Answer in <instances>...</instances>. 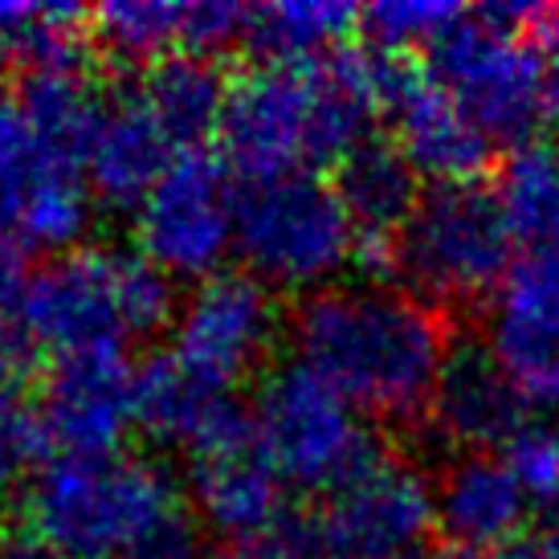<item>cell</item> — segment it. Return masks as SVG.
<instances>
[{
  "label": "cell",
  "instance_id": "cb8c5ba5",
  "mask_svg": "<svg viewBox=\"0 0 559 559\" xmlns=\"http://www.w3.org/2000/svg\"><path fill=\"white\" fill-rule=\"evenodd\" d=\"M495 201L514 246H559V143H519L498 168Z\"/></svg>",
  "mask_w": 559,
  "mask_h": 559
},
{
  "label": "cell",
  "instance_id": "8d00e7d4",
  "mask_svg": "<svg viewBox=\"0 0 559 559\" xmlns=\"http://www.w3.org/2000/svg\"><path fill=\"white\" fill-rule=\"evenodd\" d=\"M433 559H486V556H478V551H466V547H445L441 556H433Z\"/></svg>",
  "mask_w": 559,
  "mask_h": 559
},
{
  "label": "cell",
  "instance_id": "4fadbf2b",
  "mask_svg": "<svg viewBox=\"0 0 559 559\" xmlns=\"http://www.w3.org/2000/svg\"><path fill=\"white\" fill-rule=\"evenodd\" d=\"M135 429L156 445L213 457L253 445V408L234 389L188 368L171 347L152 352L135 368Z\"/></svg>",
  "mask_w": 559,
  "mask_h": 559
},
{
  "label": "cell",
  "instance_id": "52a82bcc",
  "mask_svg": "<svg viewBox=\"0 0 559 559\" xmlns=\"http://www.w3.org/2000/svg\"><path fill=\"white\" fill-rule=\"evenodd\" d=\"M253 437L274 474L307 495H335L380 462L364 413L302 364L265 376L253 404Z\"/></svg>",
  "mask_w": 559,
  "mask_h": 559
},
{
  "label": "cell",
  "instance_id": "2e32d148",
  "mask_svg": "<svg viewBox=\"0 0 559 559\" xmlns=\"http://www.w3.org/2000/svg\"><path fill=\"white\" fill-rule=\"evenodd\" d=\"M490 352L535 408H559V246L527 249L495 295Z\"/></svg>",
  "mask_w": 559,
  "mask_h": 559
},
{
  "label": "cell",
  "instance_id": "44dd1931",
  "mask_svg": "<svg viewBox=\"0 0 559 559\" xmlns=\"http://www.w3.org/2000/svg\"><path fill=\"white\" fill-rule=\"evenodd\" d=\"M335 192L359 241H396L420 201V176L392 140H368L335 164Z\"/></svg>",
  "mask_w": 559,
  "mask_h": 559
},
{
  "label": "cell",
  "instance_id": "e575fe53",
  "mask_svg": "<svg viewBox=\"0 0 559 559\" xmlns=\"http://www.w3.org/2000/svg\"><path fill=\"white\" fill-rule=\"evenodd\" d=\"M0 559H62L46 539H37L33 531H4L0 535Z\"/></svg>",
  "mask_w": 559,
  "mask_h": 559
},
{
  "label": "cell",
  "instance_id": "f546056e",
  "mask_svg": "<svg viewBox=\"0 0 559 559\" xmlns=\"http://www.w3.org/2000/svg\"><path fill=\"white\" fill-rule=\"evenodd\" d=\"M41 450H46V441H41L37 417H33V404L0 413V502H4L9 481L29 466Z\"/></svg>",
  "mask_w": 559,
  "mask_h": 559
},
{
  "label": "cell",
  "instance_id": "7402d4cb",
  "mask_svg": "<svg viewBox=\"0 0 559 559\" xmlns=\"http://www.w3.org/2000/svg\"><path fill=\"white\" fill-rule=\"evenodd\" d=\"M229 82L217 58H197V53H171L143 70L140 98L147 115L164 127L180 152H201L204 140L221 131L225 107H229Z\"/></svg>",
  "mask_w": 559,
  "mask_h": 559
},
{
  "label": "cell",
  "instance_id": "4316f807",
  "mask_svg": "<svg viewBox=\"0 0 559 559\" xmlns=\"http://www.w3.org/2000/svg\"><path fill=\"white\" fill-rule=\"evenodd\" d=\"M457 21H466V9L450 0H376L359 13V25L376 53L433 49Z\"/></svg>",
  "mask_w": 559,
  "mask_h": 559
},
{
  "label": "cell",
  "instance_id": "277c9868",
  "mask_svg": "<svg viewBox=\"0 0 559 559\" xmlns=\"http://www.w3.org/2000/svg\"><path fill=\"white\" fill-rule=\"evenodd\" d=\"M185 514L164 466L131 453L46 457L25 490V519L62 559H140Z\"/></svg>",
  "mask_w": 559,
  "mask_h": 559
},
{
  "label": "cell",
  "instance_id": "8fae6325",
  "mask_svg": "<svg viewBox=\"0 0 559 559\" xmlns=\"http://www.w3.org/2000/svg\"><path fill=\"white\" fill-rule=\"evenodd\" d=\"M437 486L408 462L380 457L368 474L326 498L311 523L314 551L343 559H429Z\"/></svg>",
  "mask_w": 559,
  "mask_h": 559
},
{
  "label": "cell",
  "instance_id": "d4e9b609",
  "mask_svg": "<svg viewBox=\"0 0 559 559\" xmlns=\"http://www.w3.org/2000/svg\"><path fill=\"white\" fill-rule=\"evenodd\" d=\"M91 21L79 4L46 0H0V70H21V79L41 70L82 66V25Z\"/></svg>",
  "mask_w": 559,
  "mask_h": 559
},
{
  "label": "cell",
  "instance_id": "5bb4252c",
  "mask_svg": "<svg viewBox=\"0 0 559 559\" xmlns=\"http://www.w3.org/2000/svg\"><path fill=\"white\" fill-rule=\"evenodd\" d=\"M278 335V307L274 295L249 274H213L197 282V290L176 311L171 323V352L188 368L234 389L265 359Z\"/></svg>",
  "mask_w": 559,
  "mask_h": 559
},
{
  "label": "cell",
  "instance_id": "f1b7e54d",
  "mask_svg": "<svg viewBox=\"0 0 559 559\" xmlns=\"http://www.w3.org/2000/svg\"><path fill=\"white\" fill-rule=\"evenodd\" d=\"M33 380H37V343L16 319H0V413L25 408Z\"/></svg>",
  "mask_w": 559,
  "mask_h": 559
},
{
  "label": "cell",
  "instance_id": "ba28073f",
  "mask_svg": "<svg viewBox=\"0 0 559 559\" xmlns=\"http://www.w3.org/2000/svg\"><path fill=\"white\" fill-rule=\"evenodd\" d=\"M429 70L457 107L495 143H531L544 123L547 70L523 33L490 25L486 16L457 21L433 49Z\"/></svg>",
  "mask_w": 559,
  "mask_h": 559
},
{
  "label": "cell",
  "instance_id": "4dcf8cb0",
  "mask_svg": "<svg viewBox=\"0 0 559 559\" xmlns=\"http://www.w3.org/2000/svg\"><path fill=\"white\" fill-rule=\"evenodd\" d=\"M213 559H314L311 523H282V527L225 544Z\"/></svg>",
  "mask_w": 559,
  "mask_h": 559
},
{
  "label": "cell",
  "instance_id": "5b68a950",
  "mask_svg": "<svg viewBox=\"0 0 559 559\" xmlns=\"http://www.w3.org/2000/svg\"><path fill=\"white\" fill-rule=\"evenodd\" d=\"M234 249L265 290L319 295L356 262L359 234L319 171H286L237 188Z\"/></svg>",
  "mask_w": 559,
  "mask_h": 559
},
{
  "label": "cell",
  "instance_id": "8992f818",
  "mask_svg": "<svg viewBox=\"0 0 559 559\" xmlns=\"http://www.w3.org/2000/svg\"><path fill=\"white\" fill-rule=\"evenodd\" d=\"M514 265V237L495 188L433 185L420 192L413 217L392 246V270L425 307H466L498 295Z\"/></svg>",
  "mask_w": 559,
  "mask_h": 559
},
{
  "label": "cell",
  "instance_id": "9a60e30c",
  "mask_svg": "<svg viewBox=\"0 0 559 559\" xmlns=\"http://www.w3.org/2000/svg\"><path fill=\"white\" fill-rule=\"evenodd\" d=\"M384 115L392 123V143L433 185H478L495 159V140L457 107L433 70L408 62L384 66Z\"/></svg>",
  "mask_w": 559,
  "mask_h": 559
},
{
  "label": "cell",
  "instance_id": "e0dca14e",
  "mask_svg": "<svg viewBox=\"0 0 559 559\" xmlns=\"http://www.w3.org/2000/svg\"><path fill=\"white\" fill-rule=\"evenodd\" d=\"M425 413H429V429L445 445H462L469 453L507 445L527 425L523 392L514 389L507 368L481 343L450 347Z\"/></svg>",
  "mask_w": 559,
  "mask_h": 559
},
{
  "label": "cell",
  "instance_id": "ffe728a7",
  "mask_svg": "<svg viewBox=\"0 0 559 559\" xmlns=\"http://www.w3.org/2000/svg\"><path fill=\"white\" fill-rule=\"evenodd\" d=\"M282 486L286 481L262 457L258 441L229 453L197 457L192 474H188V495H192L197 523L225 535L229 544L265 535V531L286 523L282 519V507H286Z\"/></svg>",
  "mask_w": 559,
  "mask_h": 559
},
{
  "label": "cell",
  "instance_id": "484cf974",
  "mask_svg": "<svg viewBox=\"0 0 559 559\" xmlns=\"http://www.w3.org/2000/svg\"><path fill=\"white\" fill-rule=\"evenodd\" d=\"M188 4L180 0H110L98 13H91V25L98 41H107L119 58L152 66L171 53H188Z\"/></svg>",
  "mask_w": 559,
  "mask_h": 559
},
{
  "label": "cell",
  "instance_id": "6da1fadb",
  "mask_svg": "<svg viewBox=\"0 0 559 559\" xmlns=\"http://www.w3.org/2000/svg\"><path fill=\"white\" fill-rule=\"evenodd\" d=\"M384 66L376 49L343 46L319 62H265L229 91L221 119L225 164L246 180L340 164L372 140L384 110Z\"/></svg>",
  "mask_w": 559,
  "mask_h": 559
},
{
  "label": "cell",
  "instance_id": "ac0fdd59",
  "mask_svg": "<svg viewBox=\"0 0 559 559\" xmlns=\"http://www.w3.org/2000/svg\"><path fill=\"white\" fill-rule=\"evenodd\" d=\"M527 498L502 457L466 453L457 457L437 486V527L453 547L466 551H502L527 535Z\"/></svg>",
  "mask_w": 559,
  "mask_h": 559
},
{
  "label": "cell",
  "instance_id": "836d02e7",
  "mask_svg": "<svg viewBox=\"0 0 559 559\" xmlns=\"http://www.w3.org/2000/svg\"><path fill=\"white\" fill-rule=\"evenodd\" d=\"M490 559H559V523H547L539 531H527L511 547L495 551Z\"/></svg>",
  "mask_w": 559,
  "mask_h": 559
},
{
  "label": "cell",
  "instance_id": "83f0119b",
  "mask_svg": "<svg viewBox=\"0 0 559 559\" xmlns=\"http://www.w3.org/2000/svg\"><path fill=\"white\" fill-rule=\"evenodd\" d=\"M502 462L514 474L531 511H559V420H527L502 445Z\"/></svg>",
  "mask_w": 559,
  "mask_h": 559
},
{
  "label": "cell",
  "instance_id": "1f68e13d",
  "mask_svg": "<svg viewBox=\"0 0 559 559\" xmlns=\"http://www.w3.org/2000/svg\"><path fill=\"white\" fill-rule=\"evenodd\" d=\"M29 265H25V253L9 241H0V319H16V307L25 298V286H29Z\"/></svg>",
  "mask_w": 559,
  "mask_h": 559
},
{
  "label": "cell",
  "instance_id": "74e56055",
  "mask_svg": "<svg viewBox=\"0 0 559 559\" xmlns=\"http://www.w3.org/2000/svg\"><path fill=\"white\" fill-rule=\"evenodd\" d=\"M314 559H343V556H326V551H314Z\"/></svg>",
  "mask_w": 559,
  "mask_h": 559
},
{
  "label": "cell",
  "instance_id": "603a6c76",
  "mask_svg": "<svg viewBox=\"0 0 559 559\" xmlns=\"http://www.w3.org/2000/svg\"><path fill=\"white\" fill-rule=\"evenodd\" d=\"M359 25V9L347 0H278L249 9L246 41L265 62H319L343 49Z\"/></svg>",
  "mask_w": 559,
  "mask_h": 559
},
{
  "label": "cell",
  "instance_id": "d6986e66",
  "mask_svg": "<svg viewBox=\"0 0 559 559\" xmlns=\"http://www.w3.org/2000/svg\"><path fill=\"white\" fill-rule=\"evenodd\" d=\"M180 147L164 135V127L147 115L140 98H115L107 103L98 131L86 152V188L110 209H140L147 192L164 180L176 164Z\"/></svg>",
  "mask_w": 559,
  "mask_h": 559
},
{
  "label": "cell",
  "instance_id": "3957f363",
  "mask_svg": "<svg viewBox=\"0 0 559 559\" xmlns=\"http://www.w3.org/2000/svg\"><path fill=\"white\" fill-rule=\"evenodd\" d=\"M176 282L140 249L79 246L29 274L16 323L37 347L58 356L127 352L176 323Z\"/></svg>",
  "mask_w": 559,
  "mask_h": 559
},
{
  "label": "cell",
  "instance_id": "9c48e42d",
  "mask_svg": "<svg viewBox=\"0 0 559 559\" xmlns=\"http://www.w3.org/2000/svg\"><path fill=\"white\" fill-rule=\"evenodd\" d=\"M91 221L86 171L49 143L16 94H0V241L21 253H70Z\"/></svg>",
  "mask_w": 559,
  "mask_h": 559
},
{
  "label": "cell",
  "instance_id": "30bf717a",
  "mask_svg": "<svg viewBox=\"0 0 559 559\" xmlns=\"http://www.w3.org/2000/svg\"><path fill=\"white\" fill-rule=\"evenodd\" d=\"M135 237L147 262L176 278H213L234 253L237 188L213 152H180L147 201L135 209Z\"/></svg>",
  "mask_w": 559,
  "mask_h": 559
},
{
  "label": "cell",
  "instance_id": "7c38bea8",
  "mask_svg": "<svg viewBox=\"0 0 559 559\" xmlns=\"http://www.w3.org/2000/svg\"><path fill=\"white\" fill-rule=\"evenodd\" d=\"M33 417L53 457L119 453L123 433L135 425V368L127 352L58 356Z\"/></svg>",
  "mask_w": 559,
  "mask_h": 559
},
{
  "label": "cell",
  "instance_id": "d6a6232c",
  "mask_svg": "<svg viewBox=\"0 0 559 559\" xmlns=\"http://www.w3.org/2000/svg\"><path fill=\"white\" fill-rule=\"evenodd\" d=\"M523 37L539 49V58H556V66H559V0L531 9Z\"/></svg>",
  "mask_w": 559,
  "mask_h": 559
},
{
  "label": "cell",
  "instance_id": "7a4b0ae2",
  "mask_svg": "<svg viewBox=\"0 0 559 559\" xmlns=\"http://www.w3.org/2000/svg\"><path fill=\"white\" fill-rule=\"evenodd\" d=\"M295 364L314 372L343 401L384 420L429 408L445 331L420 298L389 286H326L302 298L290 323Z\"/></svg>",
  "mask_w": 559,
  "mask_h": 559
},
{
  "label": "cell",
  "instance_id": "d590c367",
  "mask_svg": "<svg viewBox=\"0 0 559 559\" xmlns=\"http://www.w3.org/2000/svg\"><path fill=\"white\" fill-rule=\"evenodd\" d=\"M544 127H551L559 135V66L547 70V86H544Z\"/></svg>",
  "mask_w": 559,
  "mask_h": 559
}]
</instances>
